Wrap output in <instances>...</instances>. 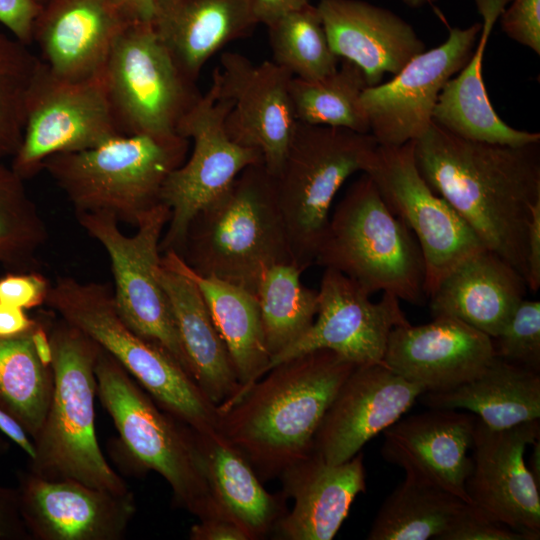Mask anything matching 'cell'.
Segmentation results:
<instances>
[{
	"label": "cell",
	"mask_w": 540,
	"mask_h": 540,
	"mask_svg": "<svg viewBox=\"0 0 540 540\" xmlns=\"http://www.w3.org/2000/svg\"><path fill=\"white\" fill-rule=\"evenodd\" d=\"M130 21L151 22L156 0H117Z\"/></svg>",
	"instance_id": "816d5d0a"
},
{
	"label": "cell",
	"mask_w": 540,
	"mask_h": 540,
	"mask_svg": "<svg viewBox=\"0 0 540 540\" xmlns=\"http://www.w3.org/2000/svg\"><path fill=\"white\" fill-rule=\"evenodd\" d=\"M420 398L429 408L466 409L487 427L506 429L540 419V373L494 356L473 379Z\"/></svg>",
	"instance_id": "1f68e13d"
},
{
	"label": "cell",
	"mask_w": 540,
	"mask_h": 540,
	"mask_svg": "<svg viewBox=\"0 0 540 540\" xmlns=\"http://www.w3.org/2000/svg\"><path fill=\"white\" fill-rule=\"evenodd\" d=\"M46 239L45 223L24 180L0 162V264L20 271L29 268Z\"/></svg>",
	"instance_id": "74e56055"
},
{
	"label": "cell",
	"mask_w": 540,
	"mask_h": 540,
	"mask_svg": "<svg viewBox=\"0 0 540 540\" xmlns=\"http://www.w3.org/2000/svg\"><path fill=\"white\" fill-rule=\"evenodd\" d=\"M378 143L370 133L297 122L274 176L292 263L314 265L332 202L354 173H365Z\"/></svg>",
	"instance_id": "ba28073f"
},
{
	"label": "cell",
	"mask_w": 540,
	"mask_h": 540,
	"mask_svg": "<svg viewBox=\"0 0 540 540\" xmlns=\"http://www.w3.org/2000/svg\"><path fill=\"white\" fill-rule=\"evenodd\" d=\"M53 390L46 419L34 440L31 472L46 479L75 480L116 494L130 493L97 441L95 365L101 348L61 319L51 334Z\"/></svg>",
	"instance_id": "277c9868"
},
{
	"label": "cell",
	"mask_w": 540,
	"mask_h": 540,
	"mask_svg": "<svg viewBox=\"0 0 540 540\" xmlns=\"http://www.w3.org/2000/svg\"><path fill=\"white\" fill-rule=\"evenodd\" d=\"M162 259L196 284L226 345L240 384L238 392L218 407L226 406L261 378L270 362L257 300L244 288L195 273L174 251L163 253Z\"/></svg>",
	"instance_id": "f546056e"
},
{
	"label": "cell",
	"mask_w": 540,
	"mask_h": 540,
	"mask_svg": "<svg viewBox=\"0 0 540 540\" xmlns=\"http://www.w3.org/2000/svg\"><path fill=\"white\" fill-rule=\"evenodd\" d=\"M480 30L479 22L450 28L443 43L412 58L390 81L365 88L361 105L378 145L400 146L425 133L440 93L470 58Z\"/></svg>",
	"instance_id": "9a60e30c"
},
{
	"label": "cell",
	"mask_w": 540,
	"mask_h": 540,
	"mask_svg": "<svg viewBox=\"0 0 540 540\" xmlns=\"http://www.w3.org/2000/svg\"><path fill=\"white\" fill-rule=\"evenodd\" d=\"M538 438L540 419L491 429L477 417L466 480L471 504L527 540L540 538V484L525 461L526 449Z\"/></svg>",
	"instance_id": "ac0fdd59"
},
{
	"label": "cell",
	"mask_w": 540,
	"mask_h": 540,
	"mask_svg": "<svg viewBox=\"0 0 540 540\" xmlns=\"http://www.w3.org/2000/svg\"><path fill=\"white\" fill-rule=\"evenodd\" d=\"M440 540H527L474 504L466 503Z\"/></svg>",
	"instance_id": "60d3db41"
},
{
	"label": "cell",
	"mask_w": 540,
	"mask_h": 540,
	"mask_svg": "<svg viewBox=\"0 0 540 540\" xmlns=\"http://www.w3.org/2000/svg\"><path fill=\"white\" fill-rule=\"evenodd\" d=\"M50 285L37 272L9 273L0 278V303L31 309L46 302Z\"/></svg>",
	"instance_id": "7bdbcfd3"
},
{
	"label": "cell",
	"mask_w": 540,
	"mask_h": 540,
	"mask_svg": "<svg viewBox=\"0 0 540 540\" xmlns=\"http://www.w3.org/2000/svg\"><path fill=\"white\" fill-rule=\"evenodd\" d=\"M524 277L484 249L457 266L429 297L433 317L457 318L491 338L498 335L524 299Z\"/></svg>",
	"instance_id": "4316f807"
},
{
	"label": "cell",
	"mask_w": 540,
	"mask_h": 540,
	"mask_svg": "<svg viewBox=\"0 0 540 540\" xmlns=\"http://www.w3.org/2000/svg\"><path fill=\"white\" fill-rule=\"evenodd\" d=\"M95 376L98 396L133 460L160 474L175 502L199 520L229 519L210 491L192 429L157 408L135 379L102 349Z\"/></svg>",
	"instance_id": "9c48e42d"
},
{
	"label": "cell",
	"mask_w": 540,
	"mask_h": 540,
	"mask_svg": "<svg viewBox=\"0 0 540 540\" xmlns=\"http://www.w3.org/2000/svg\"><path fill=\"white\" fill-rule=\"evenodd\" d=\"M404 5L410 8H420L435 3L437 0H401Z\"/></svg>",
	"instance_id": "11a10c76"
},
{
	"label": "cell",
	"mask_w": 540,
	"mask_h": 540,
	"mask_svg": "<svg viewBox=\"0 0 540 540\" xmlns=\"http://www.w3.org/2000/svg\"><path fill=\"white\" fill-rule=\"evenodd\" d=\"M482 17L481 30L463 68L444 86L433 120L461 137L505 145L540 142V133L519 130L504 122L491 105L483 80V57L488 39L511 0H474Z\"/></svg>",
	"instance_id": "83f0119b"
},
{
	"label": "cell",
	"mask_w": 540,
	"mask_h": 540,
	"mask_svg": "<svg viewBox=\"0 0 540 540\" xmlns=\"http://www.w3.org/2000/svg\"><path fill=\"white\" fill-rule=\"evenodd\" d=\"M45 304L111 355L170 415L199 433L217 430V406L165 350L127 326L106 285L61 277Z\"/></svg>",
	"instance_id": "52a82bcc"
},
{
	"label": "cell",
	"mask_w": 540,
	"mask_h": 540,
	"mask_svg": "<svg viewBox=\"0 0 540 540\" xmlns=\"http://www.w3.org/2000/svg\"><path fill=\"white\" fill-rule=\"evenodd\" d=\"M157 275L169 299L191 375L218 407L240 389L226 345L196 284L162 257Z\"/></svg>",
	"instance_id": "f1b7e54d"
},
{
	"label": "cell",
	"mask_w": 540,
	"mask_h": 540,
	"mask_svg": "<svg viewBox=\"0 0 540 540\" xmlns=\"http://www.w3.org/2000/svg\"><path fill=\"white\" fill-rule=\"evenodd\" d=\"M368 87L362 70L342 60L331 74L316 80L292 77L290 96L298 122L370 133L369 122L361 105Z\"/></svg>",
	"instance_id": "d590c367"
},
{
	"label": "cell",
	"mask_w": 540,
	"mask_h": 540,
	"mask_svg": "<svg viewBox=\"0 0 540 540\" xmlns=\"http://www.w3.org/2000/svg\"><path fill=\"white\" fill-rule=\"evenodd\" d=\"M302 271L293 263L269 267L254 294L270 360L312 325L318 311V291L301 282Z\"/></svg>",
	"instance_id": "e575fe53"
},
{
	"label": "cell",
	"mask_w": 540,
	"mask_h": 540,
	"mask_svg": "<svg viewBox=\"0 0 540 540\" xmlns=\"http://www.w3.org/2000/svg\"><path fill=\"white\" fill-rule=\"evenodd\" d=\"M492 338L445 315L427 324L395 327L383 362L426 392L457 387L479 375L494 358Z\"/></svg>",
	"instance_id": "44dd1931"
},
{
	"label": "cell",
	"mask_w": 540,
	"mask_h": 540,
	"mask_svg": "<svg viewBox=\"0 0 540 540\" xmlns=\"http://www.w3.org/2000/svg\"><path fill=\"white\" fill-rule=\"evenodd\" d=\"M357 365L319 349L283 361L218 410V431L258 476H280L313 450L315 433Z\"/></svg>",
	"instance_id": "7a4b0ae2"
},
{
	"label": "cell",
	"mask_w": 540,
	"mask_h": 540,
	"mask_svg": "<svg viewBox=\"0 0 540 540\" xmlns=\"http://www.w3.org/2000/svg\"><path fill=\"white\" fill-rule=\"evenodd\" d=\"M476 420L473 413L436 408L399 419L383 431L382 456L405 475L471 504L466 480Z\"/></svg>",
	"instance_id": "7402d4cb"
},
{
	"label": "cell",
	"mask_w": 540,
	"mask_h": 540,
	"mask_svg": "<svg viewBox=\"0 0 540 540\" xmlns=\"http://www.w3.org/2000/svg\"><path fill=\"white\" fill-rule=\"evenodd\" d=\"M499 19L510 39L540 54V0H511Z\"/></svg>",
	"instance_id": "b9f144b4"
},
{
	"label": "cell",
	"mask_w": 540,
	"mask_h": 540,
	"mask_svg": "<svg viewBox=\"0 0 540 540\" xmlns=\"http://www.w3.org/2000/svg\"><path fill=\"white\" fill-rule=\"evenodd\" d=\"M38 324L22 308L0 303V338L26 334Z\"/></svg>",
	"instance_id": "681fc988"
},
{
	"label": "cell",
	"mask_w": 540,
	"mask_h": 540,
	"mask_svg": "<svg viewBox=\"0 0 540 540\" xmlns=\"http://www.w3.org/2000/svg\"><path fill=\"white\" fill-rule=\"evenodd\" d=\"M17 491L28 533L41 540H117L135 513L131 493L25 475Z\"/></svg>",
	"instance_id": "ffe728a7"
},
{
	"label": "cell",
	"mask_w": 540,
	"mask_h": 540,
	"mask_svg": "<svg viewBox=\"0 0 540 540\" xmlns=\"http://www.w3.org/2000/svg\"><path fill=\"white\" fill-rule=\"evenodd\" d=\"M121 135L103 73L85 80H65L40 60L11 168L25 180L42 170L50 156L93 148Z\"/></svg>",
	"instance_id": "7c38bea8"
},
{
	"label": "cell",
	"mask_w": 540,
	"mask_h": 540,
	"mask_svg": "<svg viewBox=\"0 0 540 540\" xmlns=\"http://www.w3.org/2000/svg\"><path fill=\"white\" fill-rule=\"evenodd\" d=\"M365 173L417 240L425 265L427 298L457 266L486 249L467 222L422 177L413 141L378 145Z\"/></svg>",
	"instance_id": "4fadbf2b"
},
{
	"label": "cell",
	"mask_w": 540,
	"mask_h": 540,
	"mask_svg": "<svg viewBox=\"0 0 540 540\" xmlns=\"http://www.w3.org/2000/svg\"><path fill=\"white\" fill-rule=\"evenodd\" d=\"M425 389L384 362L357 365L339 388L313 441L328 464H341L406 413Z\"/></svg>",
	"instance_id": "d6986e66"
},
{
	"label": "cell",
	"mask_w": 540,
	"mask_h": 540,
	"mask_svg": "<svg viewBox=\"0 0 540 540\" xmlns=\"http://www.w3.org/2000/svg\"><path fill=\"white\" fill-rule=\"evenodd\" d=\"M192 431L210 491L222 512L250 540L269 534L284 515L282 502L263 487L248 460L218 430Z\"/></svg>",
	"instance_id": "4dcf8cb0"
},
{
	"label": "cell",
	"mask_w": 540,
	"mask_h": 540,
	"mask_svg": "<svg viewBox=\"0 0 540 540\" xmlns=\"http://www.w3.org/2000/svg\"><path fill=\"white\" fill-rule=\"evenodd\" d=\"M40 59L0 25V162L13 157L23 133L28 92Z\"/></svg>",
	"instance_id": "f35d334b"
},
{
	"label": "cell",
	"mask_w": 540,
	"mask_h": 540,
	"mask_svg": "<svg viewBox=\"0 0 540 540\" xmlns=\"http://www.w3.org/2000/svg\"><path fill=\"white\" fill-rule=\"evenodd\" d=\"M280 476L284 496L291 497L294 505L273 528L279 539H333L357 495L366 491L361 452L332 465L312 450Z\"/></svg>",
	"instance_id": "d4e9b609"
},
{
	"label": "cell",
	"mask_w": 540,
	"mask_h": 540,
	"mask_svg": "<svg viewBox=\"0 0 540 540\" xmlns=\"http://www.w3.org/2000/svg\"><path fill=\"white\" fill-rule=\"evenodd\" d=\"M292 77L273 61L254 64L237 52L222 53L220 67L212 74L217 94L232 102L225 119L228 136L259 150L273 176L282 165L298 122L290 96Z\"/></svg>",
	"instance_id": "e0dca14e"
},
{
	"label": "cell",
	"mask_w": 540,
	"mask_h": 540,
	"mask_svg": "<svg viewBox=\"0 0 540 540\" xmlns=\"http://www.w3.org/2000/svg\"><path fill=\"white\" fill-rule=\"evenodd\" d=\"M179 255L195 273L253 295L269 267L292 263L275 179L264 163L246 167L195 215Z\"/></svg>",
	"instance_id": "3957f363"
},
{
	"label": "cell",
	"mask_w": 540,
	"mask_h": 540,
	"mask_svg": "<svg viewBox=\"0 0 540 540\" xmlns=\"http://www.w3.org/2000/svg\"><path fill=\"white\" fill-rule=\"evenodd\" d=\"M334 54L357 65L368 86L396 75L426 50L414 28L393 11L363 0H320L316 5Z\"/></svg>",
	"instance_id": "cb8c5ba5"
},
{
	"label": "cell",
	"mask_w": 540,
	"mask_h": 540,
	"mask_svg": "<svg viewBox=\"0 0 540 540\" xmlns=\"http://www.w3.org/2000/svg\"><path fill=\"white\" fill-rule=\"evenodd\" d=\"M31 339L35 352L41 363L51 367L52 363V345L50 335L41 324H37L31 332Z\"/></svg>",
	"instance_id": "f5cc1de1"
},
{
	"label": "cell",
	"mask_w": 540,
	"mask_h": 540,
	"mask_svg": "<svg viewBox=\"0 0 540 540\" xmlns=\"http://www.w3.org/2000/svg\"><path fill=\"white\" fill-rule=\"evenodd\" d=\"M129 22L117 0H47L34 22L32 43L54 75L85 80L103 73Z\"/></svg>",
	"instance_id": "603a6c76"
},
{
	"label": "cell",
	"mask_w": 540,
	"mask_h": 540,
	"mask_svg": "<svg viewBox=\"0 0 540 540\" xmlns=\"http://www.w3.org/2000/svg\"><path fill=\"white\" fill-rule=\"evenodd\" d=\"M251 4L256 22L268 26L280 17L311 4V0H251Z\"/></svg>",
	"instance_id": "c3c4849f"
},
{
	"label": "cell",
	"mask_w": 540,
	"mask_h": 540,
	"mask_svg": "<svg viewBox=\"0 0 540 540\" xmlns=\"http://www.w3.org/2000/svg\"><path fill=\"white\" fill-rule=\"evenodd\" d=\"M189 538L191 540H250L242 527L225 518L199 520L191 526Z\"/></svg>",
	"instance_id": "bcb514c9"
},
{
	"label": "cell",
	"mask_w": 540,
	"mask_h": 540,
	"mask_svg": "<svg viewBox=\"0 0 540 540\" xmlns=\"http://www.w3.org/2000/svg\"><path fill=\"white\" fill-rule=\"evenodd\" d=\"M273 62L304 80L333 73L339 58L332 51L317 6L309 4L266 26Z\"/></svg>",
	"instance_id": "8d00e7d4"
},
{
	"label": "cell",
	"mask_w": 540,
	"mask_h": 540,
	"mask_svg": "<svg viewBox=\"0 0 540 540\" xmlns=\"http://www.w3.org/2000/svg\"><path fill=\"white\" fill-rule=\"evenodd\" d=\"M413 143L417 168L433 191L487 250L525 279L528 227L540 202V142L517 146L471 140L433 120Z\"/></svg>",
	"instance_id": "6da1fadb"
},
{
	"label": "cell",
	"mask_w": 540,
	"mask_h": 540,
	"mask_svg": "<svg viewBox=\"0 0 540 540\" xmlns=\"http://www.w3.org/2000/svg\"><path fill=\"white\" fill-rule=\"evenodd\" d=\"M28 535L20 514L17 491L0 486V540H19Z\"/></svg>",
	"instance_id": "f6af8a7d"
},
{
	"label": "cell",
	"mask_w": 540,
	"mask_h": 540,
	"mask_svg": "<svg viewBox=\"0 0 540 540\" xmlns=\"http://www.w3.org/2000/svg\"><path fill=\"white\" fill-rule=\"evenodd\" d=\"M179 135H121L86 150L50 156L42 165L76 210L105 212L137 226L161 202L163 185L186 160Z\"/></svg>",
	"instance_id": "8992f818"
},
{
	"label": "cell",
	"mask_w": 540,
	"mask_h": 540,
	"mask_svg": "<svg viewBox=\"0 0 540 540\" xmlns=\"http://www.w3.org/2000/svg\"><path fill=\"white\" fill-rule=\"evenodd\" d=\"M42 3L46 2L47 0H40Z\"/></svg>",
	"instance_id": "6f0895ef"
},
{
	"label": "cell",
	"mask_w": 540,
	"mask_h": 540,
	"mask_svg": "<svg viewBox=\"0 0 540 540\" xmlns=\"http://www.w3.org/2000/svg\"><path fill=\"white\" fill-rule=\"evenodd\" d=\"M492 343L496 357L540 373V302L523 299Z\"/></svg>",
	"instance_id": "ab89813d"
},
{
	"label": "cell",
	"mask_w": 540,
	"mask_h": 540,
	"mask_svg": "<svg viewBox=\"0 0 540 540\" xmlns=\"http://www.w3.org/2000/svg\"><path fill=\"white\" fill-rule=\"evenodd\" d=\"M85 231L106 250L112 267L114 303L122 320L136 334L165 350L191 377L173 311L157 275L160 241L170 208L160 202L128 236L116 217L105 212L77 213ZM193 378V377H192Z\"/></svg>",
	"instance_id": "8fae6325"
},
{
	"label": "cell",
	"mask_w": 540,
	"mask_h": 540,
	"mask_svg": "<svg viewBox=\"0 0 540 540\" xmlns=\"http://www.w3.org/2000/svg\"><path fill=\"white\" fill-rule=\"evenodd\" d=\"M370 296L344 274L325 268L314 322L299 339L271 358L267 371L319 349L331 350L356 365L383 362L391 331L409 321L396 296L383 293L376 303Z\"/></svg>",
	"instance_id": "2e32d148"
},
{
	"label": "cell",
	"mask_w": 540,
	"mask_h": 540,
	"mask_svg": "<svg viewBox=\"0 0 540 540\" xmlns=\"http://www.w3.org/2000/svg\"><path fill=\"white\" fill-rule=\"evenodd\" d=\"M0 431L18 445L29 457L35 458L36 450L28 433L21 424L10 414L0 409Z\"/></svg>",
	"instance_id": "f907efd6"
},
{
	"label": "cell",
	"mask_w": 540,
	"mask_h": 540,
	"mask_svg": "<svg viewBox=\"0 0 540 540\" xmlns=\"http://www.w3.org/2000/svg\"><path fill=\"white\" fill-rule=\"evenodd\" d=\"M466 502L409 475L384 500L368 540H440Z\"/></svg>",
	"instance_id": "d6a6232c"
},
{
	"label": "cell",
	"mask_w": 540,
	"mask_h": 540,
	"mask_svg": "<svg viewBox=\"0 0 540 540\" xmlns=\"http://www.w3.org/2000/svg\"><path fill=\"white\" fill-rule=\"evenodd\" d=\"M231 107L232 102L220 97L211 83L178 128V134L191 140L193 148L190 157L170 173L161 191V202L170 208V219L160 241L161 254H180L195 215L246 167L264 163L259 150L240 145L228 136L225 119Z\"/></svg>",
	"instance_id": "5bb4252c"
},
{
	"label": "cell",
	"mask_w": 540,
	"mask_h": 540,
	"mask_svg": "<svg viewBox=\"0 0 540 540\" xmlns=\"http://www.w3.org/2000/svg\"><path fill=\"white\" fill-rule=\"evenodd\" d=\"M42 5L40 0H0V25L29 46L32 44L34 22Z\"/></svg>",
	"instance_id": "ee69618b"
},
{
	"label": "cell",
	"mask_w": 540,
	"mask_h": 540,
	"mask_svg": "<svg viewBox=\"0 0 540 540\" xmlns=\"http://www.w3.org/2000/svg\"><path fill=\"white\" fill-rule=\"evenodd\" d=\"M525 281L531 291L540 287V202L532 210L528 227Z\"/></svg>",
	"instance_id": "7dc6e473"
},
{
	"label": "cell",
	"mask_w": 540,
	"mask_h": 540,
	"mask_svg": "<svg viewBox=\"0 0 540 540\" xmlns=\"http://www.w3.org/2000/svg\"><path fill=\"white\" fill-rule=\"evenodd\" d=\"M314 265L344 274L370 295L382 291L416 305L427 298L417 240L366 173L348 187L330 215Z\"/></svg>",
	"instance_id": "5b68a950"
},
{
	"label": "cell",
	"mask_w": 540,
	"mask_h": 540,
	"mask_svg": "<svg viewBox=\"0 0 540 540\" xmlns=\"http://www.w3.org/2000/svg\"><path fill=\"white\" fill-rule=\"evenodd\" d=\"M7 447L6 442L0 437V453L3 452Z\"/></svg>",
	"instance_id": "9f6ffc18"
},
{
	"label": "cell",
	"mask_w": 540,
	"mask_h": 540,
	"mask_svg": "<svg viewBox=\"0 0 540 540\" xmlns=\"http://www.w3.org/2000/svg\"><path fill=\"white\" fill-rule=\"evenodd\" d=\"M540 438L536 439L531 445L533 446L530 471L533 474L535 480L540 484Z\"/></svg>",
	"instance_id": "db71d44e"
},
{
	"label": "cell",
	"mask_w": 540,
	"mask_h": 540,
	"mask_svg": "<svg viewBox=\"0 0 540 540\" xmlns=\"http://www.w3.org/2000/svg\"><path fill=\"white\" fill-rule=\"evenodd\" d=\"M31 332L0 338V409L35 440L49 409L53 374L51 367L39 360Z\"/></svg>",
	"instance_id": "836d02e7"
},
{
	"label": "cell",
	"mask_w": 540,
	"mask_h": 540,
	"mask_svg": "<svg viewBox=\"0 0 540 540\" xmlns=\"http://www.w3.org/2000/svg\"><path fill=\"white\" fill-rule=\"evenodd\" d=\"M151 23L175 63L194 81L213 55L258 25L251 0H156Z\"/></svg>",
	"instance_id": "484cf974"
},
{
	"label": "cell",
	"mask_w": 540,
	"mask_h": 540,
	"mask_svg": "<svg viewBox=\"0 0 540 540\" xmlns=\"http://www.w3.org/2000/svg\"><path fill=\"white\" fill-rule=\"evenodd\" d=\"M103 78L122 135H173L202 97L158 38L151 22L131 21L118 35Z\"/></svg>",
	"instance_id": "30bf717a"
}]
</instances>
